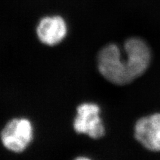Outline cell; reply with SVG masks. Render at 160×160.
I'll return each instance as SVG.
<instances>
[{
    "label": "cell",
    "instance_id": "cell-2",
    "mask_svg": "<svg viewBox=\"0 0 160 160\" xmlns=\"http://www.w3.org/2000/svg\"><path fill=\"white\" fill-rule=\"evenodd\" d=\"M1 139L8 149L16 153L22 152L33 139L31 122L25 118L12 119L2 131Z\"/></svg>",
    "mask_w": 160,
    "mask_h": 160
},
{
    "label": "cell",
    "instance_id": "cell-5",
    "mask_svg": "<svg viewBox=\"0 0 160 160\" xmlns=\"http://www.w3.org/2000/svg\"><path fill=\"white\" fill-rule=\"evenodd\" d=\"M134 136L149 151L160 152V113L138 119L135 126Z\"/></svg>",
    "mask_w": 160,
    "mask_h": 160
},
{
    "label": "cell",
    "instance_id": "cell-4",
    "mask_svg": "<svg viewBox=\"0 0 160 160\" xmlns=\"http://www.w3.org/2000/svg\"><path fill=\"white\" fill-rule=\"evenodd\" d=\"M128 68L132 80L141 76L148 68L151 59L150 50L142 39L132 38L125 42Z\"/></svg>",
    "mask_w": 160,
    "mask_h": 160
},
{
    "label": "cell",
    "instance_id": "cell-3",
    "mask_svg": "<svg viewBox=\"0 0 160 160\" xmlns=\"http://www.w3.org/2000/svg\"><path fill=\"white\" fill-rule=\"evenodd\" d=\"M100 108L96 103H85L77 108L73 128L78 133H84L93 139H99L105 135V128L99 114Z\"/></svg>",
    "mask_w": 160,
    "mask_h": 160
},
{
    "label": "cell",
    "instance_id": "cell-7",
    "mask_svg": "<svg viewBox=\"0 0 160 160\" xmlns=\"http://www.w3.org/2000/svg\"><path fill=\"white\" fill-rule=\"evenodd\" d=\"M78 159H88L87 158H78Z\"/></svg>",
    "mask_w": 160,
    "mask_h": 160
},
{
    "label": "cell",
    "instance_id": "cell-1",
    "mask_svg": "<svg viewBox=\"0 0 160 160\" xmlns=\"http://www.w3.org/2000/svg\"><path fill=\"white\" fill-rule=\"evenodd\" d=\"M98 66L103 78L115 85L124 86L133 82L128 59H122L121 52L116 44H109L101 49L98 55Z\"/></svg>",
    "mask_w": 160,
    "mask_h": 160
},
{
    "label": "cell",
    "instance_id": "cell-6",
    "mask_svg": "<svg viewBox=\"0 0 160 160\" xmlns=\"http://www.w3.org/2000/svg\"><path fill=\"white\" fill-rule=\"evenodd\" d=\"M39 39L50 46L61 42L67 34V25L65 20L59 16L42 18L37 27Z\"/></svg>",
    "mask_w": 160,
    "mask_h": 160
}]
</instances>
